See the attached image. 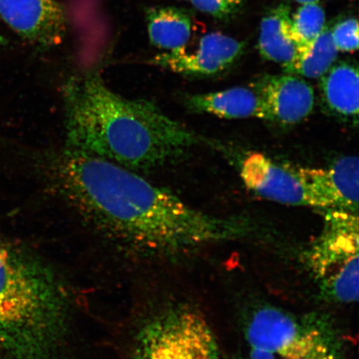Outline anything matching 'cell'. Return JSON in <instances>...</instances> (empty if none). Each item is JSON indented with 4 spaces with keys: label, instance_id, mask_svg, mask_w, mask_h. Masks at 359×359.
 I'll return each instance as SVG.
<instances>
[{
    "label": "cell",
    "instance_id": "11",
    "mask_svg": "<svg viewBox=\"0 0 359 359\" xmlns=\"http://www.w3.org/2000/svg\"><path fill=\"white\" fill-rule=\"evenodd\" d=\"M254 87L266 101L272 122L284 125L302 123L312 114L316 104L311 85L297 75H266Z\"/></svg>",
    "mask_w": 359,
    "mask_h": 359
},
{
    "label": "cell",
    "instance_id": "12",
    "mask_svg": "<svg viewBox=\"0 0 359 359\" xmlns=\"http://www.w3.org/2000/svg\"><path fill=\"white\" fill-rule=\"evenodd\" d=\"M187 106L192 111L203 112L222 118H262L272 122L266 101L253 86L195 94L187 98Z\"/></svg>",
    "mask_w": 359,
    "mask_h": 359
},
{
    "label": "cell",
    "instance_id": "6",
    "mask_svg": "<svg viewBox=\"0 0 359 359\" xmlns=\"http://www.w3.org/2000/svg\"><path fill=\"white\" fill-rule=\"evenodd\" d=\"M134 358L219 359V353L212 330L199 313L174 309L142 327Z\"/></svg>",
    "mask_w": 359,
    "mask_h": 359
},
{
    "label": "cell",
    "instance_id": "18",
    "mask_svg": "<svg viewBox=\"0 0 359 359\" xmlns=\"http://www.w3.org/2000/svg\"><path fill=\"white\" fill-rule=\"evenodd\" d=\"M332 38L339 52L356 51L358 48V22L349 18L338 22L331 29Z\"/></svg>",
    "mask_w": 359,
    "mask_h": 359
},
{
    "label": "cell",
    "instance_id": "21",
    "mask_svg": "<svg viewBox=\"0 0 359 359\" xmlns=\"http://www.w3.org/2000/svg\"><path fill=\"white\" fill-rule=\"evenodd\" d=\"M187 1H189V0H187Z\"/></svg>",
    "mask_w": 359,
    "mask_h": 359
},
{
    "label": "cell",
    "instance_id": "8",
    "mask_svg": "<svg viewBox=\"0 0 359 359\" xmlns=\"http://www.w3.org/2000/svg\"><path fill=\"white\" fill-rule=\"evenodd\" d=\"M241 177L249 190L264 199L282 205L318 209L316 198L297 169L276 163L262 154L247 156Z\"/></svg>",
    "mask_w": 359,
    "mask_h": 359
},
{
    "label": "cell",
    "instance_id": "5",
    "mask_svg": "<svg viewBox=\"0 0 359 359\" xmlns=\"http://www.w3.org/2000/svg\"><path fill=\"white\" fill-rule=\"evenodd\" d=\"M324 227L304 253L305 264L326 299H358V217L339 209L321 210Z\"/></svg>",
    "mask_w": 359,
    "mask_h": 359
},
{
    "label": "cell",
    "instance_id": "3",
    "mask_svg": "<svg viewBox=\"0 0 359 359\" xmlns=\"http://www.w3.org/2000/svg\"><path fill=\"white\" fill-rule=\"evenodd\" d=\"M67 306L41 264L0 236V344L13 359H62Z\"/></svg>",
    "mask_w": 359,
    "mask_h": 359
},
{
    "label": "cell",
    "instance_id": "19",
    "mask_svg": "<svg viewBox=\"0 0 359 359\" xmlns=\"http://www.w3.org/2000/svg\"><path fill=\"white\" fill-rule=\"evenodd\" d=\"M197 11L226 20L240 10L242 0H190Z\"/></svg>",
    "mask_w": 359,
    "mask_h": 359
},
{
    "label": "cell",
    "instance_id": "22",
    "mask_svg": "<svg viewBox=\"0 0 359 359\" xmlns=\"http://www.w3.org/2000/svg\"><path fill=\"white\" fill-rule=\"evenodd\" d=\"M239 359H243V358H239Z\"/></svg>",
    "mask_w": 359,
    "mask_h": 359
},
{
    "label": "cell",
    "instance_id": "16",
    "mask_svg": "<svg viewBox=\"0 0 359 359\" xmlns=\"http://www.w3.org/2000/svg\"><path fill=\"white\" fill-rule=\"evenodd\" d=\"M338 53L331 29L325 27L311 43L297 50L294 60L284 69L286 74L302 78L320 79L334 65Z\"/></svg>",
    "mask_w": 359,
    "mask_h": 359
},
{
    "label": "cell",
    "instance_id": "4",
    "mask_svg": "<svg viewBox=\"0 0 359 359\" xmlns=\"http://www.w3.org/2000/svg\"><path fill=\"white\" fill-rule=\"evenodd\" d=\"M249 359H343L339 337L325 318L260 308L246 329Z\"/></svg>",
    "mask_w": 359,
    "mask_h": 359
},
{
    "label": "cell",
    "instance_id": "20",
    "mask_svg": "<svg viewBox=\"0 0 359 359\" xmlns=\"http://www.w3.org/2000/svg\"><path fill=\"white\" fill-rule=\"evenodd\" d=\"M300 4H317L320 0H295Z\"/></svg>",
    "mask_w": 359,
    "mask_h": 359
},
{
    "label": "cell",
    "instance_id": "9",
    "mask_svg": "<svg viewBox=\"0 0 359 359\" xmlns=\"http://www.w3.org/2000/svg\"><path fill=\"white\" fill-rule=\"evenodd\" d=\"M244 43L222 33L203 36L193 52L185 48L161 53L150 64L188 76H210L231 67L244 52Z\"/></svg>",
    "mask_w": 359,
    "mask_h": 359
},
{
    "label": "cell",
    "instance_id": "15",
    "mask_svg": "<svg viewBox=\"0 0 359 359\" xmlns=\"http://www.w3.org/2000/svg\"><path fill=\"white\" fill-rule=\"evenodd\" d=\"M150 42L168 52L185 48L191 37L192 21L186 12L175 7H151L146 11Z\"/></svg>",
    "mask_w": 359,
    "mask_h": 359
},
{
    "label": "cell",
    "instance_id": "1",
    "mask_svg": "<svg viewBox=\"0 0 359 359\" xmlns=\"http://www.w3.org/2000/svg\"><path fill=\"white\" fill-rule=\"evenodd\" d=\"M12 150L84 218L134 245L181 252L254 230L246 218L201 212L133 170L66 146L37 151L15 144Z\"/></svg>",
    "mask_w": 359,
    "mask_h": 359
},
{
    "label": "cell",
    "instance_id": "17",
    "mask_svg": "<svg viewBox=\"0 0 359 359\" xmlns=\"http://www.w3.org/2000/svg\"><path fill=\"white\" fill-rule=\"evenodd\" d=\"M325 12L318 3L302 4L291 16V35L297 47L303 48L325 28Z\"/></svg>",
    "mask_w": 359,
    "mask_h": 359
},
{
    "label": "cell",
    "instance_id": "13",
    "mask_svg": "<svg viewBox=\"0 0 359 359\" xmlns=\"http://www.w3.org/2000/svg\"><path fill=\"white\" fill-rule=\"evenodd\" d=\"M321 97L330 114L339 119L358 123L359 78L356 66L342 62L320 78Z\"/></svg>",
    "mask_w": 359,
    "mask_h": 359
},
{
    "label": "cell",
    "instance_id": "10",
    "mask_svg": "<svg viewBox=\"0 0 359 359\" xmlns=\"http://www.w3.org/2000/svg\"><path fill=\"white\" fill-rule=\"evenodd\" d=\"M296 169L316 198L318 210L339 209L358 213V156H344L327 168Z\"/></svg>",
    "mask_w": 359,
    "mask_h": 359
},
{
    "label": "cell",
    "instance_id": "14",
    "mask_svg": "<svg viewBox=\"0 0 359 359\" xmlns=\"http://www.w3.org/2000/svg\"><path fill=\"white\" fill-rule=\"evenodd\" d=\"M290 8L280 4L271 8L260 22L258 47L264 60L288 66L297 53L291 35Z\"/></svg>",
    "mask_w": 359,
    "mask_h": 359
},
{
    "label": "cell",
    "instance_id": "2",
    "mask_svg": "<svg viewBox=\"0 0 359 359\" xmlns=\"http://www.w3.org/2000/svg\"><path fill=\"white\" fill-rule=\"evenodd\" d=\"M62 96L66 147L134 172L163 167L200 143L154 102L121 96L96 71L67 80Z\"/></svg>",
    "mask_w": 359,
    "mask_h": 359
},
{
    "label": "cell",
    "instance_id": "7",
    "mask_svg": "<svg viewBox=\"0 0 359 359\" xmlns=\"http://www.w3.org/2000/svg\"><path fill=\"white\" fill-rule=\"evenodd\" d=\"M0 19L41 51L61 44L69 29L65 8L56 0H0Z\"/></svg>",
    "mask_w": 359,
    "mask_h": 359
}]
</instances>
